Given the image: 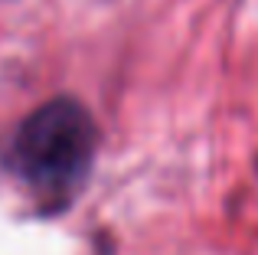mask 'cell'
Listing matches in <instances>:
<instances>
[{"label":"cell","mask_w":258,"mask_h":255,"mask_svg":"<svg viewBox=\"0 0 258 255\" xmlns=\"http://www.w3.org/2000/svg\"><path fill=\"white\" fill-rule=\"evenodd\" d=\"M98 151V128L76 98H56L26 115L7 141L4 164L46 200H69L85 183Z\"/></svg>","instance_id":"1"}]
</instances>
